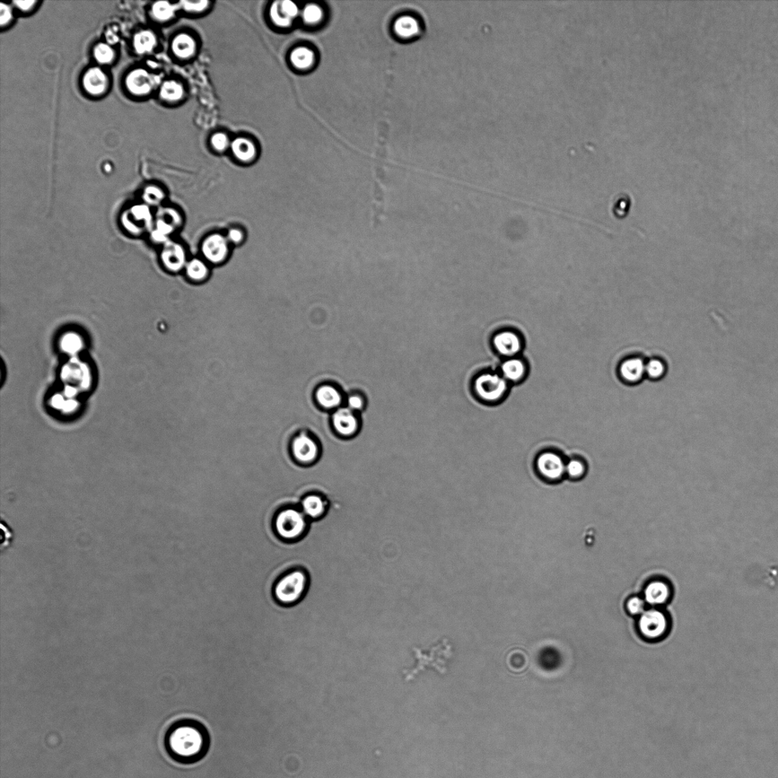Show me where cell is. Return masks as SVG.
<instances>
[{
  "label": "cell",
  "instance_id": "f1b7e54d",
  "mask_svg": "<svg viewBox=\"0 0 778 778\" xmlns=\"http://www.w3.org/2000/svg\"><path fill=\"white\" fill-rule=\"evenodd\" d=\"M176 6L168 2H157L152 6V14L156 20L167 21L173 16L176 11Z\"/></svg>",
  "mask_w": 778,
  "mask_h": 778
},
{
  "label": "cell",
  "instance_id": "b9f144b4",
  "mask_svg": "<svg viewBox=\"0 0 778 778\" xmlns=\"http://www.w3.org/2000/svg\"><path fill=\"white\" fill-rule=\"evenodd\" d=\"M183 533H185V529H183ZM182 540H183V536H182Z\"/></svg>",
  "mask_w": 778,
  "mask_h": 778
},
{
  "label": "cell",
  "instance_id": "60d3db41",
  "mask_svg": "<svg viewBox=\"0 0 778 778\" xmlns=\"http://www.w3.org/2000/svg\"><path fill=\"white\" fill-rule=\"evenodd\" d=\"M35 3H36V2H35V1H16V2H15V4L16 5V6L17 8H20V10L22 11H29V10H31V8L34 7V5Z\"/></svg>",
  "mask_w": 778,
  "mask_h": 778
},
{
  "label": "cell",
  "instance_id": "1f68e13d",
  "mask_svg": "<svg viewBox=\"0 0 778 778\" xmlns=\"http://www.w3.org/2000/svg\"><path fill=\"white\" fill-rule=\"evenodd\" d=\"M322 8L314 4L307 6L303 12V20L309 24L318 23L322 20Z\"/></svg>",
  "mask_w": 778,
  "mask_h": 778
},
{
  "label": "cell",
  "instance_id": "d6a6232c",
  "mask_svg": "<svg viewBox=\"0 0 778 778\" xmlns=\"http://www.w3.org/2000/svg\"><path fill=\"white\" fill-rule=\"evenodd\" d=\"M226 238L231 246H239L246 240V232L239 226L230 227L225 233Z\"/></svg>",
  "mask_w": 778,
  "mask_h": 778
},
{
  "label": "cell",
  "instance_id": "7402d4cb",
  "mask_svg": "<svg viewBox=\"0 0 778 778\" xmlns=\"http://www.w3.org/2000/svg\"><path fill=\"white\" fill-rule=\"evenodd\" d=\"M157 45L154 34L150 31H142L135 35L134 46L139 55L152 52Z\"/></svg>",
  "mask_w": 778,
  "mask_h": 778
},
{
  "label": "cell",
  "instance_id": "8fae6325",
  "mask_svg": "<svg viewBox=\"0 0 778 778\" xmlns=\"http://www.w3.org/2000/svg\"><path fill=\"white\" fill-rule=\"evenodd\" d=\"M157 82V78L146 70L137 69L130 72L127 77L126 85L129 91L136 95L143 96L150 94Z\"/></svg>",
  "mask_w": 778,
  "mask_h": 778
},
{
  "label": "cell",
  "instance_id": "9c48e42d",
  "mask_svg": "<svg viewBox=\"0 0 778 778\" xmlns=\"http://www.w3.org/2000/svg\"><path fill=\"white\" fill-rule=\"evenodd\" d=\"M300 508L310 521H319L327 517L330 501L324 494L312 491L302 498Z\"/></svg>",
  "mask_w": 778,
  "mask_h": 778
},
{
  "label": "cell",
  "instance_id": "ffe728a7",
  "mask_svg": "<svg viewBox=\"0 0 778 778\" xmlns=\"http://www.w3.org/2000/svg\"><path fill=\"white\" fill-rule=\"evenodd\" d=\"M231 148L234 156L242 162L251 161L257 154L254 144L247 138H236L232 143Z\"/></svg>",
  "mask_w": 778,
  "mask_h": 778
},
{
  "label": "cell",
  "instance_id": "3957f363",
  "mask_svg": "<svg viewBox=\"0 0 778 778\" xmlns=\"http://www.w3.org/2000/svg\"><path fill=\"white\" fill-rule=\"evenodd\" d=\"M310 521L300 506L285 505L275 514L273 527L277 537L285 542L301 540L309 530Z\"/></svg>",
  "mask_w": 778,
  "mask_h": 778
},
{
  "label": "cell",
  "instance_id": "9a60e30c",
  "mask_svg": "<svg viewBox=\"0 0 778 778\" xmlns=\"http://www.w3.org/2000/svg\"><path fill=\"white\" fill-rule=\"evenodd\" d=\"M493 343L498 353L509 357L517 355L521 349L520 338L512 331L499 332L494 336Z\"/></svg>",
  "mask_w": 778,
  "mask_h": 778
},
{
  "label": "cell",
  "instance_id": "f35d334b",
  "mask_svg": "<svg viewBox=\"0 0 778 778\" xmlns=\"http://www.w3.org/2000/svg\"><path fill=\"white\" fill-rule=\"evenodd\" d=\"M208 2L206 0L197 2H182V7L188 12H202L208 7Z\"/></svg>",
  "mask_w": 778,
  "mask_h": 778
},
{
  "label": "cell",
  "instance_id": "e575fe53",
  "mask_svg": "<svg viewBox=\"0 0 778 778\" xmlns=\"http://www.w3.org/2000/svg\"><path fill=\"white\" fill-rule=\"evenodd\" d=\"M270 15L273 21L281 27H288L291 24L292 20L285 17L280 10L279 2H275L271 7Z\"/></svg>",
  "mask_w": 778,
  "mask_h": 778
},
{
  "label": "cell",
  "instance_id": "8d00e7d4",
  "mask_svg": "<svg viewBox=\"0 0 778 778\" xmlns=\"http://www.w3.org/2000/svg\"><path fill=\"white\" fill-rule=\"evenodd\" d=\"M279 7L282 13L291 20L299 13L298 7L294 3L288 1V0L279 2Z\"/></svg>",
  "mask_w": 778,
  "mask_h": 778
},
{
  "label": "cell",
  "instance_id": "d6986e66",
  "mask_svg": "<svg viewBox=\"0 0 778 778\" xmlns=\"http://www.w3.org/2000/svg\"><path fill=\"white\" fill-rule=\"evenodd\" d=\"M501 372L506 381L517 382L526 375V366L518 358L510 357L502 364Z\"/></svg>",
  "mask_w": 778,
  "mask_h": 778
},
{
  "label": "cell",
  "instance_id": "ab89813d",
  "mask_svg": "<svg viewBox=\"0 0 778 778\" xmlns=\"http://www.w3.org/2000/svg\"><path fill=\"white\" fill-rule=\"evenodd\" d=\"M0 11H1V15H0V23H1V25L4 26L10 23L13 19V13L10 6L1 3V5H0Z\"/></svg>",
  "mask_w": 778,
  "mask_h": 778
},
{
  "label": "cell",
  "instance_id": "4dcf8cb0",
  "mask_svg": "<svg viewBox=\"0 0 778 778\" xmlns=\"http://www.w3.org/2000/svg\"><path fill=\"white\" fill-rule=\"evenodd\" d=\"M94 56L99 63L108 64L115 59V54L113 48L107 43H99L94 50Z\"/></svg>",
  "mask_w": 778,
  "mask_h": 778
},
{
  "label": "cell",
  "instance_id": "6da1fadb",
  "mask_svg": "<svg viewBox=\"0 0 778 778\" xmlns=\"http://www.w3.org/2000/svg\"><path fill=\"white\" fill-rule=\"evenodd\" d=\"M209 733L204 725L194 719H182L171 725L164 736L168 756L182 765L195 764L203 760L210 748Z\"/></svg>",
  "mask_w": 778,
  "mask_h": 778
},
{
  "label": "cell",
  "instance_id": "4fadbf2b",
  "mask_svg": "<svg viewBox=\"0 0 778 778\" xmlns=\"http://www.w3.org/2000/svg\"><path fill=\"white\" fill-rule=\"evenodd\" d=\"M315 398L323 409L333 410L345 405V396L342 390L333 384H322L316 391Z\"/></svg>",
  "mask_w": 778,
  "mask_h": 778
},
{
  "label": "cell",
  "instance_id": "277c9868",
  "mask_svg": "<svg viewBox=\"0 0 778 778\" xmlns=\"http://www.w3.org/2000/svg\"><path fill=\"white\" fill-rule=\"evenodd\" d=\"M637 629L647 642H658L665 639L670 631V619L657 607L646 610L637 619Z\"/></svg>",
  "mask_w": 778,
  "mask_h": 778
},
{
  "label": "cell",
  "instance_id": "7c38bea8",
  "mask_svg": "<svg viewBox=\"0 0 778 778\" xmlns=\"http://www.w3.org/2000/svg\"><path fill=\"white\" fill-rule=\"evenodd\" d=\"M537 466L542 475L552 480L561 478L566 471L563 459L552 452L542 453L538 458Z\"/></svg>",
  "mask_w": 778,
  "mask_h": 778
},
{
  "label": "cell",
  "instance_id": "8992f818",
  "mask_svg": "<svg viewBox=\"0 0 778 778\" xmlns=\"http://www.w3.org/2000/svg\"><path fill=\"white\" fill-rule=\"evenodd\" d=\"M507 381L494 373H483L478 375L474 382L476 395L484 401L494 402L500 400L506 392Z\"/></svg>",
  "mask_w": 778,
  "mask_h": 778
},
{
  "label": "cell",
  "instance_id": "cb8c5ba5",
  "mask_svg": "<svg viewBox=\"0 0 778 778\" xmlns=\"http://www.w3.org/2000/svg\"><path fill=\"white\" fill-rule=\"evenodd\" d=\"M314 59L313 52L307 48H296L291 55L293 65L301 69L311 66L314 63Z\"/></svg>",
  "mask_w": 778,
  "mask_h": 778
},
{
  "label": "cell",
  "instance_id": "484cf974",
  "mask_svg": "<svg viewBox=\"0 0 778 778\" xmlns=\"http://www.w3.org/2000/svg\"><path fill=\"white\" fill-rule=\"evenodd\" d=\"M161 98L168 101H178L183 95V87L175 81H167L162 84L160 89Z\"/></svg>",
  "mask_w": 778,
  "mask_h": 778
},
{
  "label": "cell",
  "instance_id": "5b68a950",
  "mask_svg": "<svg viewBox=\"0 0 778 778\" xmlns=\"http://www.w3.org/2000/svg\"><path fill=\"white\" fill-rule=\"evenodd\" d=\"M231 252V244L226 239L225 233H209L200 244L201 256L210 266L224 264L230 257Z\"/></svg>",
  "mask_w": 778,
  "mask_h": 778
},
{
  "label": "cell",
  "instance_id": "30bf717a",
  "mask_svg": "<svg viewBox=\"0 0 778 778\" xmlns=\"http://www.w3.org/2000/svg\"><path fill=\"white\" fill-rule=\"evenodd\" d=\"M162 260L166 268L171 272L185 271L189 261L187 250L181 243L169 242L164 248Z\"/></svg>",
  "mask_w": 778,
  "mask_h": 778
},
{
  "label": "cell",
  "instance_id": "7a4b0ae2",
  "mask_svg": "<svg viewBox=\"0 0 778 778\" xmlns=\"http://www.w3.org/2000/svg\"><path fill=\"white\" fill-rule=\"evenodd\" d=\"M310 586V575L303 568L286 572L275 582L273 596L279 605L293 606L299 603Z\"/></svg>",
  "mask_w": 778,
  "mask_h": 778
},
{
  "label": "cell",
  "instance_id": "44dd1931",
  "mask_svg": "<svg viewBox=\"0 0 778 778\" xmlns=\"http://www.w3.org/2000/svg\"><path fill=\"white\" fill-rule=\"evenodd\" d=\"M172 49L176 56L180 58H188L194 54L196 43L189 35L181 34L173 39Z\"/></svg>",
  "mask_w": 778,
  "mask_h": 778
},
{
  "label": "cell",
  "instance_id": "5bb4252c",
  "mask_svg": "<svg viewBox=\"0 0 778 778\" xmlns=\"http://www.w3.org/2000/svg\"><path fill=\"white\" fill-rule=\"evenodd\" d=\"M672 596V589L668 582L661 579L650 582L644 591V600L646 604L654 607L666 605Z\"/></svg>",
  "mask_w": 778,
  "mask_h": 778
},
{
  "label": "cell",
  "instance_id": "f546056e",
  "mask_svg": "<svg viewBox=\"0 0 778 778\" xmlns=\"http://www.w3.org/2000/svg\"><path fill=\"white\" fill-rule=\"evenodd\" d=\"M345 406L360 414L366 407V397L360 392H352L345 397Z\"/></svg>",
  "mask_w": 778,
  "mask_h": 778
},
{
  "label": "cell",
  "instance_id": "ac0fdd59",
  "mask_svg": "<svg viewBox=\"0 0 778 778\" xmlns=\"http://www.w3.org/2000/svg\"><path fill=\"white\" fill-rule=\"evenodd\" d=\"M185 273L189 282L199 284L207 281L211 275V268L202 257L192 258L189 259Z\"/></svg>",
  "mask_w": 778,
  "mask_h": 778
},
{
  "label": "cell",
  "instance_id": "52a82bcc",
  "mask_svg": "<svg viewBox=\"0 0 778 778\" xmlns=\"http://www.w3.org/2000/svg\"><path fill=\"white\" fill-rule=\"evenodd\" d=\"M292 456L299 465L310 466L319 457V445L310 435L301 433L295 437L291 445Z\"/></svg>",
  "mask_w": 778,
  "mask_h": 778
},
{
  "label": "cell",
  "instance_id": "603a6c76",
  "mask_svg": "<svg viewBox=\"0 0 778 778\" xmlns=\"http://www.w3.org/2000/svg\"><path fill=\"white\" fill-rule=\"evenodd\" d=\"M395 31L401 38H412L419 32V24L412 16L401 17L395 24Z\"/></svg>",
  "mask_w": 778,
  "mask_h": 778
},
{
  "label": "cell",
  "instance_id": "4316f807",
  "mask_svg": "<svg viewBox=\"0 0 778 778\" xmlns=\"http://www.w3.org/2000/svg\"><path fill=\"white\" fill-rule=\"evenodd\" d=\"M666 373V365L662 360L658 358H653V359L646 361L645 365V375L654 380H657L663 378Z\"/></svg>",
  "mask_w": 778,
  "mask_h": 778
},
{
  "label": "cell",
  "instance_id": "d590c367",
  "mask_svg": "<svg viewBox=\"0 0 778 778\" xmlns=\"http://www.w3.org/2000/svg\"><path fill=\"white\" fill-rule=\"evenodd\" d=\"M566 471L572 477H579L584 475L585 467L579 460L572 459L566 465Z\"/></svg>",
  "mask_w": 778,
  "mask_h": 778
},
{
  "label": "cell",
  "instance_id": "ba28073f",
  "mask_svg": "<svg viewBox=\"0 0 778 778\" xmlns=\"http://www.w3.org/2000/svg\"><path fill=\"white\" fill-rule=\"evenodd\" d=\"M331 424L338 435L345 439L352 438L361 429L360 414L344 405L333 412Z\"/></svg>",
  "mask_w": 778,
  "mask_h": 778
},
{
  "label": "cell",
  "instance_id": "d4e9b609",
  "mask_svg": "<svg viewBox=\"0 0 778 778\" xmlns=\"http://www.w3.org/2000/svg\"><path fill=\"white\" fill-rule=\"evenodd\" d=\"M373 217V224L377 227L382 221L384 212V192L380 183L375 185L374 191Z\"/></svg>",
  "mask_w": 778,
  "mask_h": 778
},
{
  "label": "cell",
  "instance_id": "74e56055",
  "mask_svg": "<svg viewBox=\"0 0 778 778\" xmlns=\"http://www.w3.org/2000/svg\"><path fill=\"white\" fill-rule=\"evenodd\" d=\"M212 144L218 152L226 150L229 145V138L224 134H216L212 138Z\"/></svg>",
  "mask_w": 778,
  "mask_h": 778
},
{
  "label": "cell",
  "instance_id": "e0dca14e",
  "mask_svg": "<svg viewBox=\"0 0 778 778\" xmlns=\"http://www.w3.org/2000/svg\"><path fill=\"white\" fill-rule=\"evenodd\" d=\"M645 365L646 361L641 357L628 358L620 365V375L628 383L640 382L645 377Z\"/></svg>",
  "mask_w": 778,
  "mask_h": 778
},
{
  "label": "cell",
  "instance_id": "2e32d148",
  "mask_svg": "<svg viewBox=\"0 0 778 778\" xmlns=\"http://www.w3.org/2000/svg\"><path fill=\"white\" fill-rule=\"evenodd\" d=\"M83 86L87 93L98 96L108 89L109 81L106 73L99 68H92L83 77Z\"/></svg>",
  "mask_w": 778,
  "mask_h": 778
},
{
  "label": "cell",
  "instance_id": "83f0119b",
  "mask_svg": "<svg viewBox=\"0 0 778 778\" xmlns=\"http://www.w3.org/2000/svg\"><path fill=\"white\" fill-rule=\"evenodd\" d=\"M539 660L542 667L547 670H552L561 663V655L555 649L547 648L542 651Z\"/></svg>",
  "mask_w": 778,
  "mask_h": 778
},
{
  "label": "cell",
  "instance_id": "836d02e7",
  "mask_svg": "<svg viewBox=\"0 0 778 778\" xmlns=\"http://www.w3.org/2000/svg\"><path fill=\"white\" fill-rule=\"evenodd\" d=\"M626 608L629 614L640 617L647 610L646 603L640 597H632L628 600Z\"/></svg>",
  "mask_w": 778,
  "mask_h": 778
}]
</instances>
